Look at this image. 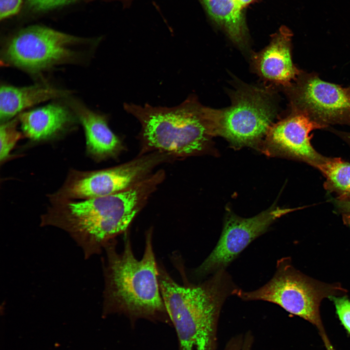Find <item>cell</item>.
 Masks as SVG:
<instances>
[{"label":"cell","mask_w":350,"mask_h":350,"mask_svg":"<svg viewBox=\"0 0 350 350\" xmlns=\"http://www.w3.org/2000/svg\"><path fill=\"white\" fill-rule=\"evenodd\" d=\"M165 176L158 170L122 192L81 201L51 195L41 225L65 231L89 258L127 228Z\"/></svg>","instance_id":"obj_1"},{"label":"cell","mask_w":350,"mask_h":350,"mask_svg":"<svg viewBox=\"0 0 350 350\" xmlns=\"http://www.w3.org/2000/svg\"><path fill=\"white\" fill-rule=\"evenodd\" d=\"M333 302L342 325L350 334V300L345 297H329Z\"/></svg>","instance_id":"obj_19"},{"label":"cell","mask_w":350,"mask_h":350,"mask_svg":"<svg viewBox=\"0 0 350 350\" xmlns=\"http://www.w3.org/2000/svg\"><path fill=\"white\" fill-rule=\"evenodd\" d=\"M321 336L323 339L324 344L325 346V347L326 348L327 350H335L332 345L330 343V341L327 336L326 335V333L322 334Z\"/></svg>","instance_id":"obj_22"},{"label":"cell","mask_w":350,"mask_h":350,"mask_svg":"<svg viewBox=\"0 0 350 350\" xmlns=\"http://www.w3.org/2000/svg\"><path fill=\"white\" fill-rule=\"evenodd\" d=\"M151 239L149 233L140 260L135 257L128 240L121 254L109 243L105 246V312L119 310L132 315L152 316L166 311Z\"/></svg>","instance_id":"obj_4"},{"label":"cell","mask_w":350,"mask_h":350,"mask_svg":"<svg viewBox=\"0 0 350 350\" xmlns=\"http://www.w3.org/2000/svg\"><path fill=\"white\" fill-rule=\"evenodd\" d=\"M344 207L347 208L348 210H350V202L346 203L344 205Z\"/></svg>","instance_id":"obj_24"},{"label":"cell","mask_w":350,"mask_h":350,"mask_svg":"<svg viewBox=\"0 0 350 350\" xmlns=\"http://www.w3.org/2000/svg\"><path fill=\"white\" fill-rule=\"evenodd\" d=\"M70 91L37 84L26 87L2 85L0 89V118L6 122L31 107L68 96Z\"/></svg>","instance_id":"obj_15"},{"label":"cell","mask_w":350,"mask_h":350,"mask_svg":"<svg viewBox=\"0 0 350 350\" xmlns=\"http://www.w3.org/2000/svg\"><path fill=\"white\" fill-rule=\"evenodd\" d=\"M287 88L293 110L322 124L350 121V88L311 75L298 78Z\"/></svg>","instance_id":"obj_10"},{"label":"cell","mask_w":350,"mask_h":350,"mask_svg":"<svg viewBox=\"0 0 350 350\" xmlns=\"http://www.w3.org/2000/svg\"><path fill=\"white\" fill-rule=\"evenodd\" d=\"M83 39L48 27L25 28L5 44L1 52L4 64L32 73L73 61L79 55L74 47Z\"/></svg>","instance_id":"obj_6"},{"label":"cell","mask_w":350,"mask_h":350,"mask_svg":"<svg viewBox=\"0 0 350 350\" xmlns=\"http://www.w3.org/2000/svg\"><path fill=\"white\" fill-rule=\"evenodd\" d=\"M295 209L272 207L247 218L228 214L216 245L196 269L195 276L204 277L225 269L251 242L264 233L275 220Z\"/></svg>","instance_id":"obj_9"},{"label":"cell","mask_w":350,"mask_h":350,"mask_svg":"<svg viewBox=\"0 0 350 350\" xmlns=\"http://www.w3.org/2000/svg\"><path fill=\"white\" fill-rule=\"evenodd\" d=\"M238 5L243 9L245 6L255 0H234Z\"/></svg>","instance_id":"obj_23"},{"label":"cell","mask_w":350,"mask_h":350,"mask_svg":"<svg viewBox=\"0 0 350 350\" xmlns=\"http://www.w3.org/2000/svg\"><path fill=\"white\" fill-rule=\"evenodd\" d=\"M72 105L84 130L88 155L99 161L118 156L124 147L121 140L109 127L107 117L79 102H74Z\"/></svg>","instance_id":"obj_13"},{"label":"cell","mask_w":350,"mask_h":350,"mask_svg":"<svg viewBox=\"0 0 350 350\" xmlns=\"http://www.w3.org/2000/svg\"><path fill=\"white\" fill-rule=\"evenodd\" d=\"M18 118L24 135L34 141L55 136L73 121L69 110L58 104H51L22 112Z\"/></svg>","instance_id":"obj_14"},{"label":"cell","mask_w":350,"mask_h":350,"mask_svg":"<svg viewBox=\"0 0 350 350\" xmlns=\"http://www.w3.org/2000/svg\"><path fill=\"white\" fill-rule=\"evenodd\" d=\"M267 89L244 86L233 94L231 105L212 108L215 135L234 144H249L266 136L276 115V106Z\"/></svg>","instance_id":"obj_7"},{"label":"cell","mask_w":350,"mask_h":350,"mask_svg":"<svg viewBox=\"0 0 350 350\" xmlns=\"http://www.w3.org/2000/svg\"><path fill=\"white\" fill-rule=\"evenodd\" d=\"M17 119L4 122L0 127V159L4 161L10 156V154L17 141L21 137L18 130Z\"/></svg>","instance_id":"obj_18"},{"label":"cell","mask_w":350,"mask_h":350,"mask_svg":"<svg viewBox=\"0 0 350 350\" xmlns=\"http://www.w3.org/2000/svg\"><path fill=\"white\" fill-rule=\"evenodd\" d=\"M291 37V32L281 27L267 47L253 54V67L265 81L288 87L299 75V70L292 61Z\"/></svg>","instance_id":"obj_11"},{"label":"cell","mask_w":350,"mask_h":350,"mask_svg":"<svg viewBox=\"0 0 350 350\" xmlns=\"http://www.w3.org/2000/svg\"><path fill=\"white\" fill-rule=\"evenodd\" d=\"M78 0H27L28 7L35 12H42L71 3Z\"/></svg>","instance_id":"obj_20"},{"label":"cell","mask_w":350,"mask_h":350,"mask_svg":"<svg viewBox=\"0 0 350 350\" xmlns=\"http://www.w3.org/2000/svg\"><path fill=\"white\" fill-rule=\"evenodd\" d=\"M158 281L181 350H209L221 306L237 288L231 277L221 269L202 283L182 286L158 270Z\"/></svg>","instance_id":"obj_3"},{"label":"cell","mask_w":350,"mask_h":350,"mask_svg":"<svg viewBox=\"0 0 350 350\" xmlns=\"http://www.w3.org/2000/svg\"><path fill=\"white\" fill-rule=\"evenodd\" d=\"M22 0H0V19L16 14L19 10Z\"/></svg>","instance_id":"obj_21"},{"label":"cell","mask_w":350,"mask_h":350,"mask_svg":"<svg viewBox=\"0 0 350 350\" xmlns=\"http://www.w3.org/2000/svg\"><path fill=\"white\" fill-rule=\"evenodd\" d=\"M322 127L306 114L293 110L291 115L273 123L266 136L278 148L313 164L322 158L312 146L310 133Z\"/></svg>","instance_id":"obj_12"},{"label":"cell","mask_w":350,"mask_h":350,"mask_svg":"<svg viewBox=\"0 0 350 350\" xmlns=\"http://www.w3.org/2000/svg\"><path fill=\"white\" fill-rule=\"evenodd\" d=\"M343 289L338 286L319 284L308 279L291 264L288 258L277 262L272 279L252 291L236 288L233 295L244 300H264L278 304L291 314L298 316L324 329L319 314L323 298L333 296Z\"/></svg>","instance_id":"obj_5"},{"label":"cell","mask_w":350,"mask_h":350,"mask_svg":"<svg viewBox=\"0 0 350 350\" xmlns=\"http://www.w3.org/2000/svg\"><path fill=\"white\" fill-rule=\"evenodd\" d=\"M123 107L140 123V155L157 152L182 159L202 152L215 135L212 108L194 95L171 107L133 103Z\"/></svg>","instance_id":"obj_2"},{"label":"cell","mask_w":350,"mask_h":350,"mask_svg":"<svg viewBox=\"0 0 350 350\" xmlns=\"http://www.w3.org/2000/svg\"><path fill=\"white\" fill-rule=\"evenodd\" d=\"M207 10L214 20L239 45L245 43L246 28L242 9L234 0H204Z\"/></svg>","instance_id":"obj_16"},{"label":"cell","mask_w":350,"mask_h":350,"mask_svg":"<svg viewBox=\"0 0 350 350\" xmlns=\"http://www.w3.org/2000/svg\"><path fill=\"white\" fill-rule=\"evenodd\" d=\"M339 191L350 193V163L336 159H324L313 163Z\"/></svg>","instance_id":"obj_17"},{"label":"cell","mask_w":350,"mask_h":350,"mask_svg":"<svg viewBox=\"0 0 350 350\" xmlns=\"http://www.w3.org/2000/svg\"><path fill=\"white\" fill-rule=\"evenodd\" d=\"M157 152L139 155L123 164L105 169L71 170L60 189L52 195L68 199H87L118 193L132 187L153 173L159 165L172 160Z\"/></svg>","instance_id":"obj_8"}]
</instances>
